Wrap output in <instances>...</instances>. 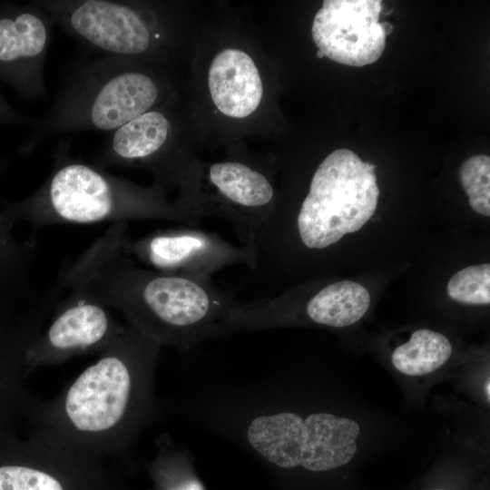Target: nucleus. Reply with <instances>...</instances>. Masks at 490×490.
<instances>
[{
	"instance_id": "obj_1",
	"label": "nucleus",
	"mask_w": 490,
	"mask_h": 490,
	"mask_svg": "<svg viewBox=\"0 0 490 490\" xmlns=\"http://www.w3.org/2000/svg\"><path fill=\"white\" fill-rule=\"evenodd\" d=\"M160 347L128 323L56 396L34 398L29 408L34 436L97 457L127 450L152 414Z\"/></svg>"
},
{
	"instance_id": "obj_2",
	"label": "nucleus",
	"mask_w": 490,
	"mask_h": 490,
	"mask_svg": "<svg viewBox=\"0 0 490 490\" xmlns=\"http://www.w3.org/2000/svg\"><path fill=\"white\" fill-rule=\"evenodd\" d=\"M127 222L113 223L58 279L121 312L158 344L187 348L214 334L237 302L211 280L137 265L122 249Z\"/></svg>"
},
{
	"instance_id": "obj_3",
	"label": "nucleus",
	"mask_w": 490,
	"mask_h": 490,
	"mask_svg": "<svg viewBox=\"0 0 490 490\" xmlns=\"http://www.w3.org/2000/svg\"><path fill=\"white\" fill-rule=\"evenodd\" d=\"M70 140L60 139L53 153V168L44 182L21 201L3 200L4 211L14 225L17 220L34 230L64 223L128 222L161 220L194 226L191 215L152 183L141 186L71 157Z\"/></svg>"
},
{
	"instance_id": "obj_4",
	"label": "nucleus",
	"mask_w": 490,
	"mask_h": 490,
	"mask_svg": "<svg viewBox=\"0 0 490 490\" xmlns=\"http://www.w3.org/2000/svg\"><path fill=\"white\" fill-rule=\"evenodd\" d=\"M179 91L171 70L101 54L64 70L54 103L20 146L32 153L54 135L79 131L113 132Z\"/></svg>"
},
{
	"instance_id": "obj_5",
	"label": "nucleus",
	"mask_w": 490,
	"mask_h": 490,
	"mask_svg": "<svg viewBox=\"0 0 490 490\" xmlns=\"http://www.w3.org/2000/svg\"><path fill=\"white\" fill-rule=\"evenodd\" d=\"M91 50L171 70L187 46V18L167 1L35 0Z\"/></svg>"
},
{
	"instance_id": "obj_6",
	"label": "nucleus",
	"mask_w": 490,
	"mask_h": 490,
	"mask_svg": "<svg viewBox=\"0 0 490 490\" xmlns=\"http://www.w3.org/2000/svg\"><path fill=\"white\" fill-rule=\"evenodd\" d=\"M375 168L344 148L319 162L292 222L299 245L312 251L326 250L368 221L379 196Z\"/></svg>"
},
{
	"instance_id": "obj_7",
	"label": "nucleus",
	"mask_w": 490,
	"mask_h": 490,
	"mask_svg": "<svg viewBox=\"0 0 490 490\" xmlns=\"http://www.w3.org/2000/svg\"><path fill=\"white\" fill-rule=\"evenodd\" d=\"M278 198L269 160L238 152L223 160L197 159L174 202L192 216L226 220L242 245H252Z\"/></svg>"
},
{
	"instance_id": "obj_8",
	"label": "nucleus",
	"mask_w": 490,
	"mask_h": 490,
	"mask_svg": "<svg viewBox=\"0 0 490 490\" xmlns=\"http://www.w3.org/2000/svg\"><path fill=\"white\" fill-rule=\"evenodd\" d=\"M192 122L180 91L111 132L93 157L94 166L148 172L165 192L179 189L191 165Z\"/></svg>"
},
{
	"instance_id": "obj_9",
	"label": "nucleus",
	"mask_w": 490,
	"mask_h": 490,
	"mask_svg": "<svg viewBox=\"0 0 490 490\" xmlns=\"http://www.w3.org/2000/svg\"><path fill=\"white\" fill-rule=\"evenodd\" d=\"M358 424L329 413L303 419L282 412L254 418L248 429L250 445L270 463L284 468L301 466L326 472L348 464L357 452Z\"/></svg>"
},
{
	"instance_id": "obj_10",
	"label": "nucleus",
	"mask_w": 490,
	"mask_h": 490,
	"mask_svg": "<svg viewBox=\"0 0 490 490\" xmlns=\"http://www.w3.org/2000/svg\"><path fill=\"white\" fill-rule=\"evenodd\" d=\"M198 75L200 108L223 127H253L269 107V79L260 56L237 40L211 47Z\"/></svg>"
},
{
	"instance_id": "obj_11",
	"label": "nucleus",
	"mask_w": 490,
	"mask_h": 490,
	"mask_svg": "<svg viewBox=\"0 0 490 490\" xmlns=\"http://www.w3.org/2000/svg\"><path fill=\"white\" fill-rule=\"evenodd\" d=\"M123 251L154 270L211 280L220 269L244 264L255 270L252 245L235 246L214 232L181 226L122 241Z\"/></svg>"
},
{
	"instance_id": "obj_12",
	"label": "nucleus",
	"mask_w": 490,
	"mask_h": 490,
	"mask_svg": "<svg viewBox=\"0 0 490 490\" xmlns=\"http://www.w3.org/2000/svg\"><path fill=\"white\" fill-rule=\"evenodd\" d=\"M64 289H69L68 294L56 301L50 324L41 330L28 350L26 369L101 353L124 329L113 309L82 291Z\"/></svg>"
},
{
	"instance_id": "obj_13",
	"label": "nucleus",
	"mask_w": 490,
	"mask_h": 490,
	"mask_svg": "<svg viewBox=\"0 0 490 490\" xmlns=\"http://www.w3.org/2000/svg\"><path fill=\"white\" fill-rule=\"evenodd\" d=\"M54 24L35 1L0 5V81L30 102L45 98L44 70Z\"/></svg>"
},
{
	"instance_id": "obj_14",
	"label": "nucleus",
	"mask_w": 490,
	"mask_h": 490,
	"mask_svg": "<svg viewBox=\"0 0 490 490\" xmlns=\"http://www.w3.org/2000/svg\"><path fill=\"white\" fill-rule=\"evenodd\" d=\"M378 0H325L311 24L317 57L364 66L382 54L390 24L379 23Z\"/></svg>"
},
{
	"instance_id": "obj_15",
	"label": "nucleus",
	"mask_w": 490,
	"mask_h": 490,
	"mask_svg": "<svg viewBox=\"0 0 490 490\" xmlns=\"http://www.w3.org/2000/svg\"><path fill=\"white\" fill-rule=\"evenodd\" d=\"M18 450L20 460L0 465V490H66L63 474L94 456L35 436Z\"/></svg>"
},
{
	"instance_id": "obj_16",
	"label": "nucleus",
	"mask_w": 490,
	"mask_h": 490,
	"mask_svg": "<svg viewBox=\"0 0 490 490\" xmlns=\"http://www.w3.org/2000/svg\"><path fill=\"white\" fill-rule=\"evenodd\" d=\"M369 305L370 295L362 285L342 280L313 294L305 304V313L317 324L340 328L358 321Z\"/></svg>"
},
{
	"instance_id": "obj_17",
	"label": "nucleus",
	"mask_w": 490,
	"mask_h": 490,
	"mask_svg": "<svg viewBox=\"0 0 490 490\" xmlns=\"http://www.w3.org/2000/svg\"><path fill=\"white\" fill-rule=\"evenodd\" d=\"M451 353L452 345L444 335L418 329L407 343L393 351L391 361L396 369L405 375L422 376L443 366Z\"/></svg>"
},
{
	"instance_id": "obj_18",
	"label": "nucleus",
	"mask_w": 490,
	"mask_h": 490,
	"mask_svg": "<svg viewBox=\"0 0 490 490\" xmlns=\"http://www.w3.org/2000/svg\"><path fill=\"white\" fill-rule=\"evenodd\" d=\"M8 158L0 157V177L8 168ZM0 198V293L18 288L24 280L32 255V243L20 244L13 234Z\"/></svg>"
},
{
	"instance_id": "obj_19",
	"label": "nucleus",
	"mask_w": 490,
	"mask_h": 490,
	"mask_svg": "<svg viewBox=\"0 0 490 490\" xmlns=\"http://www.w3.org/2000/svg\"><path fill=\"white\" fill-rule=\"evenodd\" d=\"M459 180L469 196L472 210L490 216V158L475 155L466 159L459 169Z\"/></svg>"
},
{
	"instance_id": "obj_20",
	"label": "nucleus",
	"mask_w": 490,
	"mask_h": 490,
	"mask_svg": "<svg viewBox=\"0 0 490 490\" xmlns=\"http://www.w3.org/2000/svg\"><path fill=\"white\" fill-rule=\"evenodd\" d=\"M448 296L470 305L490 303V265L469 266L456 272L447 283Z\"/></svg>"
},
{
	"instance_id": "obj_21",
	"label": "nucleus",
	"mask_w": 490,
	"mask_h": 490,
	"mask_svg": "<svg viewBox=\"0 0 490 490\" xmlns=\"http://www.w3.org/2000/svg\"><path fill=\"white\" fill-rule=\"evenodd\" d=\"M39 120L24 115L15 110L0 92V124L28 126L34 129Z\"/></svg>"
},
{
	"instance_id": "obj_22",
	"label": "nucleus",
	"mask_w": 490,
	"mask_h": 490,
	"mask_svg": "<svg viewBox=\"0 0 490 490\" xmlns=\"http://www.w3.org/2000/svg\"><path fill=\"white\" fill-rule=\"evenodd\" d=\"M175 490H202V488L201 487V485L198 484L197 482L191 481L184 484L183 485H181V487Z\"/></svg>"
},
{
	"instance_id": "obj_23",
	"label": "nucleus",
	"mask_w": 490,
	"mask_h": 490,
	"mask_svg": "<svg viewBox=\"0 0 490 490\" xmlns=\"http://www.w3.org/2000/svg\"><path fill=\"white\" fill-rule=\"evenodd\" d=\"M489 387H490V383H489V379H487V381L485 384V395L487 397L488 401L490 400V398H489L490 397Z\"/></svg>"
}]
</instances>
